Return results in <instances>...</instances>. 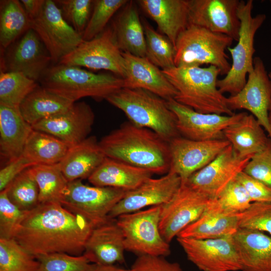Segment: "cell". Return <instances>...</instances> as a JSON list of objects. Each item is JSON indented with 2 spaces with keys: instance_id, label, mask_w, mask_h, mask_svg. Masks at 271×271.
<instances>
[{
  "instance_id": "cell-12",
  "label": "cell",
  "mask_w": 271,
  "mask_h": 271,
  "mask_svg": "<svg viewBox=\"0 0 271 271\" xmlns=\"http://www.w3.org/2000/svg\"><path fill=\"white\" fill-rule=\"evenodd\" d=\"M1 54V71L19 72L36 82L52 62L43 43L31 28Z\"/></svg>"
},
{
  "instance_id": "cell-26",
  "label": "cell",
  "mask_w": 271,
  "mask_h": 271,
  "mask_svg": "<svg viewBox=\"0 0 271 271\" xmlns=\"http://www.w3.org/2000/svg\"><path fill=\"white\" fill-rule=\"evenodd\" d=\"M106 156L95 136L70 147L65 157L59 163L68 182L88 179Z\"/></svg>"
},
{
  "instance_id": "cell-21",
  "label": "cell",
  "mask_w": 271,
  "mask_h": 271,
  "mask_svg": "<svg viewBox=\"0 0 271 271\" xmlns=\"http://www.w3.org/2000/svg\"><path fill=\"white\" fill-rule=\"evenodd\" d=\"M94 120L95 114L91 106L84 101H76L65 111L45 118L32 127L71 147L88 137Z\"/></svg>"
},
{
  "instance_id": "cell-52",
  "label": "cell",
  "mask_w": 271,
  "mask_h": 271,
  "mask_svg": "<svg viewBox=\"0 0 271 271\" xmlns=\"http://www.w3.org/2000/svg\"><path fill=\"white\" fill-rule=\"evenodd\" d=\"M268 76H269V78L271 79V72H270L268 74ZM268 121H269L270 128V129H271V111L269 113Z\"/></svg>"
},
{
  "instance_id": "cell-11",
  "label": "cell",
  "mask_w": 271,
  "mask_h": 271,
  "mask_svg": "<svg viewBox=\"0 0 271 271\" xmlns=\"http://www.w3.org/2000/svg\"><path fill=\"white\" fill-rule=\"evenodd\" d=\"M59 64L109 71L124 78L125 69L122 52L118 48L111 28L106 29L89 41H83ZM58 64V63H57Z\"/></svg>"
},
{
  "instance_id": "cell-50",
  "label": "cell",
  "mask_w": 271,
  "mask_h": 271,
  "mask_svg": "<svg viewBox=\"0 0 271 271\" xmlns=\"http://www.w3.org/2000/svg\"><path fill=\"white\" fill-rule=\"evenodd\" d=\"M45 0H21L23 7L31 20L40 14Z\"/></svg>"
},
{
  "instance_id": "cell-44",
  "label": "cell",
  "mask_w": 271,
  "mask_h": 271,
  "mask_svg": "<svg viewBox=\"0 0 271 271\" xmlns=\"http://www.w3.org/2000/svg\"><path fill=\"white\" fill-rule=\"evenodd\" d=\"M61 10L64 19L78 33L82 34L90 16L94 1L57 0L54 1Z\"/></svg>"
},
{
  "instance_id": "cell-25",
  "label": "cell",
  "mask_w": 271,
  "mask_h": 271,
  "mask_svg": "<svg viewBox=\"0 0 271 271\" xmlns=\"http://www.w3.org/2000/svg\"><path fill=\"white\" fill-rule=\"evenodd\" d=\"M241 271H271V236L239 228L232 236Z\"/></svg>"
},
{
  "instance_id": "cell-40",
  "label": "cell",
  "mask_w": 271,
  "mask_h": 271,
  "mask_svg": "<svg viewBox=\"0 0 271 271\" xmlns=\"http://www.w3.org/2000/svg\"><path fill=\"white\" fill-rule=\"evenodd\" d=\"M38 260L15 239L0 238V271H36Z\"/></svg>"
},
{
  "instance_id": "cell-29",
  "label": "cell",
  "mask_w": 271,
  "mask_h": 271,
  "mask_svg": "<svg viewBox=\"0 0 271 271\" xmlns=\"http://www.w3.org/2000/svg\"><path fill=\"white\" fill-rule=\"evenodd\" d=\"M264 131L253 115L245 112L239 120L224 129L223 135L239 156L252 157L267 144L269 138Z\"/></svg>"
},
{
  "instance_id": "cell-13",
  "label": "cell",
  "mask_w": 271,
  "mask_h": 271,
  "mask_svg": "<svg viewBox=\"0 0 271 271\" xmlns=\"http://www.w3.org/2000/svg\"><path fill=\"white\" fill-rule=\"evenodd\" d=\"M211 199L182 183L173 197L161 206L159 228L164 239L172 241L202 215Z\"/></svg>"
},
{
  "instance_id": "cell-14",
  "label": "cell",
  "mask_w": 271,
  "mask_h": 271,
  "mask_svg": "<svg viewBox=\"0 0 271 271\" xmlns=\"http://www.w3.org/2000/svg\"><path fill=\"white\" fill-rule=\"evenodd\" d=\"M189 261L202 271H239L232 236L208 239L177 237Z\"/></svg>"
},
{
  "instance_id": "cell-18",
  "label": "cell",
  "mask_w": 271,
  "mask_h": 271,
  "mask_svg": "<svg viewBox=\"0 0 271 271\" xmlns=\"http://www.w3.org/2000/svg\"><path fill=\"white\" fill-rule=\"evenodd\" d=\"M169 143V172L178 175L182 183L208 165L230 145L225 139L200 141L181 136L175 138Z\"/></svg>"
},
{
  "instance_id": "cell-24",
  "label": "cell",
  "mask_w": 271,
  "mask_h": 271,
  "mask_svg": "<svg viewBox=\"0 0 271 271\" xmlns=\"http://www.w3.org/2000/svg\"><path fill=\"white\" fill-rule=\"evenodd\" d=\"M144 11L156 23L174 47L179 35L189 26L188 0H141Z\"/></svg>"
},
{
  "instance_id": "cell-41",
  "label": "cell",
  "mask_w": 271,
  "mask_h": 271,
  "mask_svg": "<svg viewBox=\"0 0 271 271\" xmlns=\"http://www.w3.org/2000/svg\"><path fill=\"white\" fill-rule=\"evenodd\" d=\"M128 2L126 0L94 1L91 16L82 35L83 40H90L101 33L116 12Z\"/></svg>"
},
{
  "instance_id": "cell-19",
  "label": "cell",
  "mask_w": 271,
  "mask_h": 271,
  "mask_svg": "<svg viewBox=\"0 0 271 271\" xmlns=\"http://www.w3.org/2000/svg\"><path fill=\"white\" fill-rule=\"evenodd\" d=\"M190 25L227 35L237 41L239 0H188Z\"/></svg>"
},
{
  "instance_id": "cell-17",
  "label": "cell",
  "mask_w": 271,
  "mask_h": 271,
  "mask_svg": "<svg viewBox=\"0 0 271 271\" xmlns=\"http://www.w3.org/2000/svg\"><path fill=\"white\" fill-rule=\"evenodd\" d=\"M169 108L176 118V126L179 135L194 141L225 139L224 129L239 120L245 112L223 115L203 113L183 105L174 99L167 100Z\"/></svg>"
},
{
  "instance_id": "cell-28",
  "label": "cell",
  "mask_w": 271,
  "mask_h": 271,
  "mask_svg": "<svg viewBox=\"0 0 271 271\" xmlns=\"http://www.w3.org/2000/svg\"><path fill=\"white\" fill-rule=\"evenodd\" d=\"M153 175L146 169L106 157L88 180L94 186L127 191L136 189Z\"/></svg>"
},
{
  "instance_id": "cell-45",
  "label": "cell",
  "mask_w": 271,
  "mask_h": 271,
  "mask_svg": "<svg viewBox=\"0 0 271 271\" xmlns=\"http://www.w3.org/2000/svg\"><path fill=\"white\" fill-rule=\"evenodd\" d=\"M239 228L267 232L271 236V202H252L239 214Z\"/></svg>"
},
{
  "instance_id": "cell-43",
  "label": "cell",
  "mask_w": 271,
  "mask_h": 271,
  "mask_svg": "<svg viewBox=\"0 0 271 271\" xmlns=\"http://www.w3.org/2000/svg\"><path fill=\"white\" fill-rule=\"evenodd\" d=\"M28 211L20 209L13 203L6 190L0 192V238L14 239Z\"/></svg>"
},
{
  "instance_id": "cell-23",
  "label": "cell",
  "mask_w": 271,
  "mask_h": 271,
  "mask_svg": "<svg viewBox=\"0 0 271 271\" xmlns=\"http://www.w3.org/2000/svg\"><path fill=\"white\" fill-rule=\"evenodd\" d=\"M125 76L124 88H140L168 100L174 99L177 91L162 71L146 57L123 52Z\"/></svg>"
},
{
  "instance_id": "cell-22",
  "label": "cell",
  "mask_w": 271,
  "mask_h": 271,
  "mask_svg": "<svg viewBox=\"0 0 271 271\" xmlns=\"http://www.w3.org/2000/svg\"><path fill=\"white\" fill-rule=\"evenodd\" d=\"M125 250L122 232L116 219L109 218L93 228L83 255L92 263L110 265L123 262Z\"/></svg>"
},
{
  "instance_id": "cell-47",
  "label": "cell",
  "mask_w": 271,
  "mask_h": 271,
  "mask_svg": "<svg viewBox=\"0 0 271 271\" xmlns=\"http://www.w3.org/2000/svg\"><path fill=\"white\" fill-rule=\"evenodd\" d=\"M130 271H183L179 263L168 261L165 257L140 255L131 266Z\"/></svg>"
},
{
  "instance_id": "cell-1",
  "label": "cell",
  "mask_w": 271,
  "mask_h": 271,
  "mask_svg": "<svg viewBox=\"0 0 271 271\" xmlns=\"http://www.w3.org/2000/svg\"><path fill=\"white\" fill-rule=\"evenodd\" d=\"M93 227L60 203L39 204L27 212L14 239L36 258L57 252L80 255Z\"/></svg>"
},
{
  "instance_id": "cell-48",
  "label": "cell",
  "mask_w": 271,
  "mask_h": 271,
  "mask_svg": "<svg viewBox=\"0 0 271 271\" xmlns=\"http://www.w3.org/2000/svg\"><path fill=\"white\" fill-rule=\"evenodd\" d=\"M235 179L244 187L252 202H271V188L243 171Z\"/></svg>"
},
{
  "instance_id": "cell-35",
  "label": "cell",
  "mask_w": 271,
  "mask_h": 271,
  "mask_svg": "<svg viewBox=\"0 0 271 271\" xmlns=\"http://www.w3.org/2000/svg\"><path fill=\"white\" fill-rule=\"evenodd\" d=\"M39 188V204L60 203L66 191L68 182L59 164L37 165L31 167Z\"/></svg>"
},
{
  "instance_id": "cell-8",
  "label": "cell",
  "mask_w": 271,
  "mask_h": 271,
  "mask_svg": "<svg viewBox=\"0 0 271 271\" xmlns=\"http://www.w3.org/2000/svg\"><path fill=\"white\" fill-rule=\"evenodd\" d=\"M161 205L124 214L116 218L124 238L125 250L140 255L166 257L171 253L169 243L159 228Z\"/></svg>"
},
{
  "instance_id": "cell-33",
  "label": "cell",
  "mask_w": 271,
  "mask_h": 271,
  "mask_svg": "<svg viewBox=\"0 0 271 271\" xmlns=\"http://www.w3.org/2000/svg\"><path fill=\"white\" fill-rule=\"evenodd\" d=\"M70 146L48 133L33 129L25 146L23 155L34 164H59Z\"/></svg>"
},
{
  "instance_id": "cell-30",
  "label": "cell",
  "mask_w": 271,
  "mask_h": 271,
  "mask_svg": "<svg viewBox=\"0 0 271 271\" xmlns=\"http://www.w3.org/2000/svg\"><path fill=\"white\" fill-rule=\"evenodd\" d=\"M117 45L123 52L146 57V45L143 25L136 7L128 2L112 27Z\"/></svg>"
},
{
  "instance_id": "cell-46",
  "label": "cell",
  "mask_w": 271,
  "mask_h": 271,
  "mask_svg": "<svg viewBox=\"0 0 271 271\" xmlns=\"http://www.w3.org/2000/svg\"><path fill=\"white\" fill-rule=\"evenodd\" d=\"M243 172L271 188V139L263 150L251 157Z\"/></svg>"
},
{
  "instance_id": "cell-36",
  "label": "cell",
  "mask_w": 271,
  "mask_h": 271,
  "mask_svg": "<svg viewBox=\"0 0 271 271\" xmlns=\"http://www.w3.org/2000/svg\"><path fill=\"white\" fill-rule=\"evenodd\" d=\"M37 83L19 72H0V104L19 108L25 98L37 86Z\"/></svg>"
},
{
  "instance_id": "cell-6",
  "label": "cell",
  "mask_w": 271,
  "mask_h": 271,
  "mask_svg": "<svg viewBox=\"0 0 271 271\" xmlns=\"http://www.w3.org/2000/svg\"><path fill=\"white\" fill-rule=\"evenodd\" d=\"M233 39L204 28L190 25L178 36L176 42L175 66H200L203 64L216 67L220 75H226L231 65L225 52Z\"/></svg>"
},
{
  "instance_id": "cell-49",
  "label": "cell",
  "mask_w": 271,
  "mask_h": 271,
  "mask_svg": "<svg viewBox=\"0 0 271 271\" xmlns=\"http://www.w3.org/2000/svg\"><path fill=\"white\" fill-rule=\"evenodd\" d=\"M34 166L23 155L8 163L0 170V192L5 190L23 171Z\"/></svg>"
},
{
  "instance_id": "cell-7",
  "label": "cell",
  "mask_w": 271,
  "mask_h": 271,
  "mask_svg": "<svg viewBox=\"0 0 271 271\" xmlns=\"http://www.w3.org/2000/svg\"><path fill=\"white\" fill-rule=\"evenodd\" d=\"M253 2L240 1L237 15L240 22L237 44L229 47L231 58V67L224 77L217 81V87L222 93L234 95L246 82V76L253 69V55L255 52L254 40L255 33L266 19V15L259 14L252 16Z\"/></svg>"
},
{
  "instance_id": "cell-42",
  "label": "cell",
  "mask_w": 271,
  "mask_h": 271,
  "mask_svg": "<svg viewBox=\"0 0 271 271\" xmlns=\"http://www.w3.org/2000/svg\"><path fill=\"white\" fill-rule=\"evenodd\" d=\"M36 258L39 262L36 271H93L95 266L83 254L73 255L57 252L41 255Z\"/></svg>"
},
{
  "instance_id": "cell-20",
  "label": "cell",
  "mask_w": 271,
  "mask_h": 271,
  "mask_svg": "<svg viewBox=\"0 0 271 271\" xmlns=\"http://www.w3.org/2000/svg\"><path fill=\"white\" fill-rule=\"evenodd\" d=\"M181 184V178L171 172L159 178L151 177L136 189L126 191L111 211L108 218L115 219L147 207L164 204L173 197Z\"/></svg>"
},
{
  "instance_id": "cell-38",
  "label": "cell",
  "mask_w": 271,
  "mask_h": 271,
  "mask_svg": "<svg viewBox=\"0 0 271 271\" xmlns=\"http://www.w3.org/2000/svg\"><path fill=\"white\" fill-rule=\"evenodd\" d=\"M252 201L242 185L236 179L212 199L206 210L224 214H238L247 210Z\"/></svg>"
},
{
  "instance_id": "cell-37",
  "label": "cell",
  "mask_w": 271,
  "mask_h": 271,
  "mask_svg": "<svg viewBox=\"0 0 271 271\" xmlns=\"http://www.w3.org/2000/svg\"><path fill=\"white\" fill-rule=\"evenodd\" d=\"M143 27L146 45V57L153 64L162 69H168L175 66V48L171 41L155 30L147 22Z\"/></svg>"
},
{
  "instance_id": "cell-3",
  "label": "cell",
  "mask_w": 271,
  "mask_h": 271,
  "mask_svg": "<svg viewBox=\"0 0 271 271\" xmlns=\"http://www.w3.org/2000/svg\"><path fill=\"white\" fill-rule=\"evenodd\" d=\"M162 71L177 91V102L203 113L234 114L217 87L220 73L216 67H174Z\"/></svg>"
},
{
  "instance_id": "cell-39",
  "label": "cell",
  "mask_w": 271,
  "mask_h": 271,
  "mask_svg": "<svg viewBox=\"0 0 271 271\" xmlns=\"http://www.w3.org/2000/svg\"><path fill=\"white\" fill-rule=\"evenodd\" d=\"M31 167L19 174L5 189L10 201L24 211H30L39 204V188Z\"/></svg>"
},
{
  "instance_id": "cell-16",
  "label": "cell",
  "mask_w": 271,
  "mask_h": 271,
  "mask_svg": "<svg viewBox=\"0 0 271 271\" xmlns=\"http://www.w3.org/2000/svg\"><path fill=\"white\" fill-rule=\"evenodd\" d=\"M251 158L241 157L230 145L184 183L211 199L216 198L243 171Z\"/></svg>"
},
{
  "instance_id": "cell-9",
  "label": "cell",
  "mask_w": 271,
  "mask_h": 271,
  "mask_svg": "<svg viewBox=\"0 0 271 271\" xmlns=\"http://www.w3.org/2000/svg\"><path fill=\"white\" fill-rule=\"evenodd\" d=\"M126 192L113 187L89 186L77 180L68 182L61 204L95 227L109 219V214Z\"/></svg>"
},
{
  "instance_id": "cell-5",
  "label": "cell",
  "mask_w": 271,
  "mask_h": 271,
  "mask_svg": "<svg viewBox=\"0 0 271 271\" xmlns=\"http://www.w3.org/2000/svg\"><path fill=\"white\" fill-rule=\"evenodd\" d=\"M106 100L123 112L129 122L152 130L168 143L180 136L167 100L149 91L123 87Z\"/></svg>"
},
{
  "instance_id": "cell-31",
  "label": "cell",
  "mask_w": 271,
  "mask_h": 271,
  "mask_svg": "<svg viewBox=\"0 0 271 271\" xmlns=\"http://www.w3.org/2000/svg\"><path fill=\"white\" fill-rule=\"evenodd\" d=\"M239 214H224L205 210L177 237L208 239L233 236L239 229Z\"/></svg>"
},
{
  "instance_id": "cell-2",
  "label": "cell",
  "mask_w": 271,
  "mask_h": 271,
  "mask_svg": "<svg viewBox=\"0 0 271 271\" xmlns=\"http://www.w3.org/2000/svg\"><path fill=\"white\" fill-rule=\"evenodd\" d=\"M99 146L108 158L166 174L171 164L169 143L151 129L125 122L103 137Z\"/></svg>"
},
{
  "instance_id": "cell-4",
  "label": "cell",
  "mask_w": 271,
  "mask_h": 271,
  "mask_svg": "<svg viewBox=\"0 0 271 271\" xmlns=\"http://www.w3.org/2000/svg\"><path fill=\"white\" fill-rule=\"evenodd\" d=\"M39 81L48 90L74 102L86 97L106 100L124 84L123 79L114 75L59 63L50 66Z\"/></svg>"
},
{
  "instance_id": "cell-27",
  "label": "cell",
  "mask_w": 271,
  "mask_h": 271,
  "mask_svg": "<svg viewBox=\"0 0 271 271\" xmlns=\"http://www.w3.org/2000/svg\"><path fill=\"white\" fill-rule=\"evenodd\" d=\"M33 130L19 108L0 104V153L8 163L22 156Z\"/></svg>"
},
{
  "instance_id": "cell-32",
  "label": "cell",
  "mask_w": 271,
  "mask_h": 271,
  "mask_svg": "<svg viewBox=\"0 0 271 271\" xmlns=\"http://www.w3.org/2000/svg\"><path fill=\"white\" fill-rule=\"evenodd\" d=\"M74 102L38 85L25 98L19 108L25 120L33 126L65 111Z\"/></svg>"
},
{
  "instance_id": "cell-34",
  "label": "cell",
  "mask_w": 271,
  "mask_h": 271,
  "mask_svg": "<svg viewBox=\"0 0 271 271\" xmlns=\"http://www.w3.org/2000/svg\"><path fill=\"white\" fill-rule=\"evenodd\" d=\"M21 1L0 3V45L3 51L31 28V20Z\"/></svg>"
},
{
  "instance_id": "cell-10",
  "label": "cell",
  "mask_w": 271,
  "mask_h": 271,
  "mask_svg": "<svg viewBox=\"0 0 271 271\" xmlns=\"http://www.w3.org/2000/svg\"><path fill=\"white\" fill-rule=\"evenodd\" d=\"M31 28L39 36L52 62L56 64L83 41L82 35L64 19L54 1L45 0L39 15L31 20Z\"/></svg>"
},
{
  "instance_id": "cell-15",
  "label": "cell",
  "mask_w": 271,
  "mask_h": 271,
  "mask_svg": "<svg viewBox=\"0 0 271 271\" xmlns=\"http://www.w3.org/2000/svg\"><path fill=\"white\" fill-rule=\"evenodd\" d=\"M242 89L236 94L226 97L229 108L245 109L251 113L271 139L268 115L271 111V79L259 57L253 59V69L248 74Z\"/></svg>"
},
{
  "instance_id": "cell-51",
  "label": "cell",
  "mask_w": 271,
  "mask_h": 271,
  "mask_svg": "<svg viewBox=\"0 0 271 271\" xmlns=\"http://www.w3.org/2000/svg\"><path fill=\"white\" fill-rule=\"evenodd\" d=\"M93 271H130V269L122 268L114 264L110 265H97L95 264Z\"/></svg>"
}]
</instances>
